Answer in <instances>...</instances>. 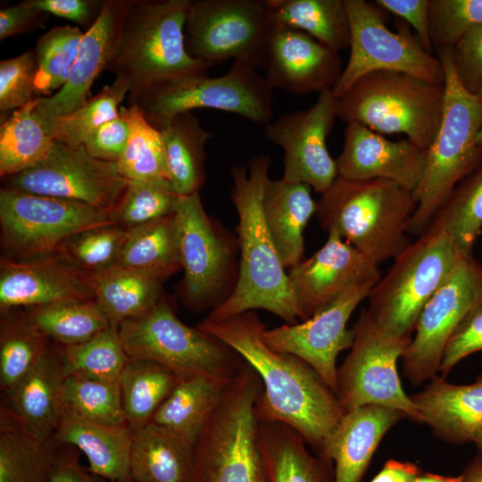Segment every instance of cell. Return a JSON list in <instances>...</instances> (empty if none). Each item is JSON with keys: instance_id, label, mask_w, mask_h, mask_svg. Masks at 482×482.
Masks as SVG:
<instances>
[{"instance_id": "cell-44", "label": "cell", "mask_w": 482, "mask_h": 482, "mask_svg": "<svg viewBox=\"0 0 482 482\" xmlns=\"http://www.w3.org/2000/svg\"><path fill=\"white\" fill-rule=\"evenodd\" d=\"M58 346L66 376L118 381L129 360L118 328L113 325L84 343Z\"/></svg>"}, {"instance_id": "cell-62", "label": "cell", "mask_w": 482, "mask_h": 482, "mask_svg": "<svg viewBox=\"0 0 482 482\" xmlns=\"http://www.w3.org/2000/svg\"><path fill=\"white\" fill-rule=\"evenodd\" d=\"M478 451H481L482 452V428L478 433V436L477 437V440L475 442Z\"/></svg>"}, {"instance_id": "cell-23", "label": "cell", "mask_w": 482, "mask_h": 482, "mask_svg": "<svg viewBox=\"0 0 482 482\" xmlns=\"http://www.w3.org/2000/svg\"><path fill=\"white\" fill-rule=\"evenodd\" d=\"M263 70L273 89L302 95L331 90L343 68L338 52L305 32L274 26Z\"/></svg>"}, {"instance_id": "cell-9", "label": "cell", "mask_w": 482, "mask_h": 482, "mask_svg": "<svg viewBox=\"0 0 482 482\" xmlns=\"http://www.w3.org/2000/svg\"><path fill=\"white\" fill-rule=\"evenodd\" d=\"M118 330L129 358L159 363L179 379L199 375L233 378L245 365L228 345L183 323L162 298L145 314L120 324Z\"/></svg>"}, {"instance_id": "cell-28", "label": "cell", "mask_w": 482, "mask_h": 482, "mask_svg": "<svg viewBox=\"0 0 482 482\" xmlns=\"http://www.w3.org/2000/svg\"><path fill=\"white\" fill-rule=\"evenodd\" d=\"M53 440L57 445L79 449L88 462V470L98 478L111 482H133V431L128 424L104 425L63 411Z\"/></svg>"}, {"instance_id": "cell-25", "label": "cell", "mask_w": 482, "mask_h": 482, "mask_svg": "<svg viewBox=\"0 0 482 482\" xmlns=\"http://www.w3.org/2000/svg\"><path fill=\"white\" fill-rule=\"evenodd\" d=\"M407 418L395 409L364 405L346 411L319 456L334 464V482H360L386 433Z\"/></svg>"}, {"instance_id": "cell-53", "label": "cell", "mask_w": 482, "mask_h": 482, "mask_svg": "<svg viewBox=\"0 0 482 482\" xmlns=\"http://www.w3.org/2000/svg\"><path fill=\"white\" fill-rule=\"evenodd\" d=\"M453 68L461 86L482 94V25L464 35L452 48Z\"/></svg>"}, {"instance_id": "cell-58", "label": "cell", "mask_w": 482, "mask_h": 482, "mask_svg": "<svg viewBox=\"0 0 482 482\" xmlns=\"http://www.w3.org/2000/svg\"><path fill=\"white\" fill-rule=\"evenodd\" d=\"M61 446L56 449L49 482H102L80 465L75 452L68 450L67 445L61 450Z\"/></svg>"}, {"instance_id": "cell-42", "label": "cell", "mask_w": 482, "mask_h": 482, "mask_svg": "<svg viewBox=\"0 0 482 482\" xmlns=\"http://www.w3.org/2000/svg\"><path fill=\"white\" fill-rule=\"evenodd\" d=\"M120 112L129 125L128 143L116 163L120 175L128 180H169L160 130L147 121L136 105H120Z\"/></svg>"}, {"instance_id": "cell-17", "label": "cell", "mask_w": 482, "mask_h": 482, "mask_svg": "<svg viewBox=\"0 0 482 482\" xmlns=\"http://www.w3.org/2000/svg\"><path fill=\"white\" fill-rule=\"evenodd\" d=\"M481 298L482 265L465 255L423 308L402 356L403 374L413 385L436 377L450 336Z\"/></svg>"}, {"instance_id": "cell-7", "label": "cell", "mask_w": 482, "mask_h": 482, "mask_svg": "<svg viewBox=\"0 0 482 482\" xmlns=\"http://www.w3.org/2000/svg\"><path fill=\"white\" fill-rule=\"evenodd\" d=\"M262 389L247 364L229 382L195 446L194 482H269L256 411Z\"/></svg>"}, {"instance_id": "cell-52", "label": "cell", "mask_w": 482, "mask_h": 482, "mask_svg": "<svg viewBox=\"0 0 482 482\" xmlns=\"http://www.w3.org/2000/svg\"><path fill=\"white\" fill-rule=\"evenodd\" d=\"M482 351V298L464 315L450 336L439 371L443 377L462 359Z\"/></svg>"}, {"instance_id": "cell-57", "label": "cell", "mask_w": 482, "mask_h": 482, "mask_svg": "<svg viewBox=\"0 0 482 482\" xmlns=\"http://www.w3.org/2000/svg\"><path fill=\"white\" fill-rule=\"evenodd\" d=\"M49 14L32 5L29 0L0 10V39L43 28Z\"/></svg>"}, {"instance_id": "cell-46", "label": "cell", "mask_w": 482, "mask_h": 482, "mask_svg": "<svg viewBox=\"0 0 482 482\" xmlns=\"http://www.w3.org/2000/svg\"><path fill=\"white\" fill-rule=\"evenodd\" d=\"M63 411L110 426L128 424L118 381L65 376L61 395Z\"/></svg>"}, {"instance_id": "cell-59", "label": "cell", "mask_w": 482, "mask_h": 482, "mask_svg": "<svg viewBox=\"0 0 482 482\" xmlns=\"http://www.w3.org/2000/svg\"><path fill=\"white\" fill-rule=\"evenodd\" d=\"M422 473L414 463L388 460L370 482H411Z\"/></svg>"}, {"instance_id": "cell-60", "label": "cell", "mask_w": 482, "mask_h": 482, "mask_svg": "<svg viewBox=\"0 0 482 482\" xmlns=\"http://www.w3.org/2000/svg\"><path fill=\"white\" fill-rule=\"evenodd\" d=\"M462 482H482V452L478 453L461 473Z\"/></svg>"}, {"instance_id": "cell-40", "label": "cell", "mask_w": 482, "mask_h": 482, "mask_svg": "<svg viewBox=\"0 0 482 482\" xmlns=\"http://www.w3.org/2000/svg\"><path fill=\"white\" fill-rule=\"evenodd\" d=\"M23 314L35 328L61 346L84 343L112 325L96 300L32 307Z\"/></svg>"}, {"instance_id": "cell-43", "label": "cell", "mask_w": 482, "mask_h": 482, "mask_svg": "<svg viewBox=\"0 0 482 482\" xmlns=\"http://www.w3.org/2000/svg\"><path fill=\"white\" fill-rule=\"evenodd\" d=\"M428 228L444 229L461 253L472 254L482 229V164L455 187Z\"/></svg>"}, {"instance_id": "cell-63", "label": "cell", "mask_w": 482, "mask_h": 482, "mask_svg": "<svg viewBox=\"0 0 482 482\" xmlns=\"http://www.w3.org/2000/svg\"><path fill=\"white\" fill-rule=\"evenodd\" d=\"M477 143L480 147H482V128H481L479 133L478 134Z\"/></svg>"}, {"instance_id": "cell-39", "label": "cell", "mask_w": 482, "mask_h": 482, "mask_svg": "<svg viewBox=\"0 0 482 482\" xmlns=\"http://www.w3.org/2000/svg\"><path fill=\"white\" fill-rule=\"evenodd\" d=\"M179 380L173 372L159 363L129 358L119 384L125 419L132 430L151 421Z\"/></svg>"}, {"instance_id": "cell-47", "label": "cell", "mask_w": 482, "mask_h": 482, "mask_svg": "<svg viewBox=\"0 0 482 482\" xmlns=\"http://www.w3.org/2000/svg\"><path fill=\"white\" fill-rule=\"evenodd\" d=\"M84 32L77 26H57L42 35L34 52L37 59L35 95L49 96L66 83Z\"/></svg>"}, {"instance_id": "cell-22", "label": "cell", "mask_w": 482, "mask_h": 482, "mask_svg": "<svg viewBox=\"0 0 482 482\" xmlns=\"http://www.w3.org/2000/svg\"><path fill=\"white\" fill-rule=\"evenodd\" d=\"M78 300H96L87 276L56 253L1 259V312Z\"/></svg>"}, {"instance_id": "cell-36", "label": "cell", "mask_w": 482, "mask_h": 482, "mask_svg": "<svg viewBox=\"0 0 482 482\" xmlns=\"http://www.w3.org/2000/svg\"><path fill=\"white\" fill-rule=\"evenodd\" d=\"M58 445L29 433L0 408V482H49Z\"/></svg>"}, {"instance_id": "cell-48", "label": "cell", "mask_w": 482, "mask_h": 482, "mask_svg": "<svg viewBox=\"0 0 482 482\" xmlns=\"http://www.w3.org/2000/svg\"><path fill=\"white\" fill-rule=\"evenodd\" d=\"M129 89L118 80L105 86L75 112L44 120L49 135L71 146L84 145L88 135L103 123L120 115V107Z\"/></svg>"}, {"instance_id": "cell-26", "label": "cell", "mask_w": 482, "mask_h": 482, "mask_svg": "<svg viewBox=\"0 0 482 482\" xmlns=\"http://www.w3.org/2000/svg\"><path fill=\"white\" fill-rule=\"evenodd\" d=\"M438 438L451 444L474 443L482 428V372L475 382L455 385L435 377L411 396Z\"/></svg>"}, {"instance_id": "cell-11", "label": "cell", "mask_w": 482, "mask_h": 482, "mask_svg": "<svg viewBox=\"0 0 482 482\" xmlns=\"http://www.w3.org/2000/svg\"><path fill=\"white\" fill-rule=\"evenodd\" d=\"M175 218L184 271L182 299L193 311L213 310L236 287L237 239L208 215L199 193L179 196Z\"/></svg>"}, {"instance_id": "cell-2", "label": "cell", "mask_w": 482, "mask_h": 482, "mask_svg": "<svg viewBox=\"0 0 482 482\" xmlns=\"http://www.w3.org/2000/svg\"><path fill=\"white\" fill-rule=\"evenodd\" d=\"M270 157L253 155L244 165L231 168V200L236 207L240 253L236 287L208 315L223 320L248 311L263 309L287 324L302 321L288 273L268 229L263 214V195L270 179Z\"/></svg>"}, {"instance_id": "cell-50", "label": "cell", "mask_w": 482, "mask_h": 482, "mask_svg": "<svg viewBox=\"0 0 482 482\" xmlns=\"http://www.w3.org/2000/svg\"><path fill=\"white\" fill-rule=\"evenodd\" d=\"M428 23L433 51L453 48L482 25V0H429Z\"/></svg>"}, {"instance_id": "cell-20", "label": "cell", "mask_w": 482, "mask_h": 482, "mask_svg": "<svg viewBox=\"0 0 482 482\" xmlns=\"http://www.w3.org/2000/svg\"><path fill=\"white\" fill-rule=\"evenodd\" d=\"M288 278L303 321L351 287L376 284L381 271L376 262L337 234L328 232L317 252L289 269Z\"/></svg>"}, {"instance_id": "cell-37", "label": "cell", "mask_w": 482, "mask_h": 482, "mask_svg": "<svg viewBox=\"0 0 482 482\" xmlns=\"http://www.w3.org/2000/svg\"><path fill=\"white\" fill-rule=\"evenodd\" d=\"M38 97L15 110L0 126V176L7 178L36 166L55 140L35 112Z\"/></svg>"}, {"instance_id": "cell-45", "label": "cell", "mask_w": 482, "mask_h": 482, "mask_svg": "<svg viewBox=\"0 0 482 482\" xmlns=\"http://www.w3.org/2000/svg\"><path fill=\"white\" fill-rule=\"evenodd\" d=\"M129 234L115 222L99 225L70 237L54 253L84 274L102 272L118 265Z\"/></svg>"}, {"instance_id": "cell-24", "label": "cell", "mask_w": 482, "mask_h": 482, "mask_svg": "<svg viewBox=\"0 0 482 482\" xmlns=\"http://www.w3.org/2000/svg\"><path fill=\"white\" fill-rule=\"evenodd\" d=\"M129 0H104L93 26L84 32L78 54L63 87L38 97L36 114L42 120L68 115L87 104L90 88L106 70L119 41Z\"/></svg>"}, {"instance_id": "cell-55", "label": "cell", "mask_w": 482, "mask_h": 482, "mask_svg": "<svg viewBox=\"0 0 482 482\" xmlns=\"http://www.w3.org/2000/svg\"><path fill=\"white\" fill-rule=\"evenodd\" d=\"M37 9L67 19L89 29L101 13L104 1L98 0H29Z\"/></svg>"}, {"instance_id": "cell-30", "label": "cell", "mask_w": 482, "mask_h": 482, "mask_svg": "<svg viewBox=\"0 0 482 482\" xmlns=\"http://www.w3.org/2000/svg\"><path fill=\"white\" fill-rule=\"evenodd\" d=\"M132 431L130 474L133 482L195 481V446L153 422Z\"/></svg>"}, {"instance_id": "cell-29", "label": "cell", "mask_w": 482, "mask_h": 482, "mask_svg": "<svg viewBox=\"0 0 482 482\" xmlns=\"http://www.w3.org/2000/svg\"><path fill=\"white\" fill-rule=\"evenodd\" d=\"M311 187L303 183L270 179L263 195L264 219L286 268L302 261L304 229L317 211Z\"/></svg>"}, {"instance_id": "cell-51", "label": "cell", "mask_w": 482, "mask_h": 482, "mask_svg": "<svg viewBox=\"0 0 482 482\" xmlns=\"http://www.w3.org/2000/svg\"><path fill=\"white\" fill-rule=\"evenodd\" d=\"M37 65L34 50L0 62V112L15 111L33 101Z\"/></svg>"}, {"instance_id": "cell-56", "label": "cell", "mask_w": 482, "mask_h": 482, "mask_svg": "<svg viewBox=\"0 0 482 482\" xmlns=\"http://www.w3.org/2000/svg\"><path fill=\"white\" fill-rule=\"evenodd\" d=\"M374 3L411 26L422 46L432 54L428 23L429 0H375Z\"/></svg>"}, {"instance_id": "cell-34", "label": "cell", "mask_w": 482, "mask_h": 482, "mask_svg": "<svg viewBox=\"0 0 482 482\" xmlns=\"http://www.w3.org/2000/svg\"><path fill=\"white\" fill-rule=\"evenodd\" d=\"M87 276L96 301L117 328L145 314L162 298L163 281L144 272L115 266Z\"/></svg>"}, {"instance_id": "cell-12", "label": "cell", "mask_w": 482, "mask_h": 482, "mask_svg": "<svg viewBox=\"0 0 482 482\" xmlns=\"http://www.w3.org/2000/svg\"><path fill=\"white\" fill-rule=\"evenodd\" d=\"M350 23V54L331 88L341 97L359 79L375 71L404 72L445 84L443 64L427 51L407 24L397 32L386 24L385 11L374 1L345 0Z\"/></svg>"}, {"instance_id": "cell-49", "label": "cell", "mask_w": 482, "mask_h": 482, "mask_svg": "<svg viewBox=\"0 0 482 482\" xmlns=\"http://www.w3.org/2000/svg\"><path fill=\"white\" fill-rule=\"evenodd\" d=\"M179 196L168 179L128 180L110 218L131 230L175 213Z\"/></svg>"}, {"instance_id": "cell-19", "label": "cell", "mask_w": 482, "mask_h": 482, "mask_svg": "<svg viewBox=\"0 0 482 482\" xmlns=\"http://www.w3.org/2000/svg\"><path fill=\"white\" fill-rule=\"evenodd\" d=\"M374 283L354 286L311 318L295 324L265 329L263 339L271 349L293 354L308 363L336 394L337 358L353 344L354 333L347 322L368 298Z\"/></svg>"}, {"instance_id": "cell-18", "label": "cell", "mask_w": 482, "mask_h": 482, "mask_svg": "<svg viewBox=\"0 0 482 482\" xmlns=\"http://www.w3.org/2000/svg\"><path fill=\"white\" fill-rule=\"evenodd\" d=\"M337 100L331 90L322 91L310 108L280 113L264 127L267 140L284 151V179L322 194L337 178L327 146L337 119Z\"/></svg>"}, {"instance_id": "cell-54", "label": "cell", "mask_w": 482, "mask_h": 482, "mask_svg": "<svg viewBox=\"0 0 482 482\" xmlns=\"http://www.w3.org/2000/svg\"><path fill=\"white\" fill-rule=\"evenodd\" d=\"M129 136V122L120 114L96 128L88 135L83 145L92 157L117 163L126 147Z\"/></svg>"}, {"instance_id": "cell-32", "label": "cell", "mask_w": 482, "mask_h": 482, "mask_svg": "<svg viewBox=\"0 0 482 482\" xmlns=\"http://www.w3.org/2000/svg\"><path fill=\"white\" fill-rule=\"evenodd\" d=\"M233 378L199 375L179 379L150 422L195 446Z\"/></svg>"}, {"instance_id": "cell-8", "label": "cell", "mask_w": 482, "mask_h": 482, "mask_svg": "<svg viewBox=\"0 0 482 482\" xmlns=\"http://www.w3.org/2000/svg\"><path fill=\"white\" fill-rule=\"evenodd\" d=\"M465 255L446 231L428 228L371 288L368 314L388 332L411 337L423 308Z\"/></svg>"}, {"instance_id": "cell-13", "label": "cell", "mask_w": 482, "mask_h": 482, "mask_svg": "<svg viewBox=\"0 0 482 482\" xmlns=\"http://www.w3.org/2000/svg\"><path fill=\"white\" fill-rule=\"evenodd\" d=\"M352 329L353 344L337 368L336 395L341 407L346 412L364 405L385 406L421 422L417 405L403 389L396 367L411 338L384 329L366 309Z\"/></svg>"}, {"instance_id": "cell-4", "label": "cell", "mask_w": 482, "mask_h": 482, "mask_svg": "<svg viewBox=\"0 0 482 482\" xmlns=\"http://www.w3.org/2000/svg\"><path fill=\"white\" fill-rule=\"evenodd\" d=\"M413 192L386 179L337 177L317 203L318 219L378 265L411 244L407 227L416 209Z\"/></svg>"}, {"instance_id": "cell-16", "label": "cell", "mask_w": 482, "mask_h": 482, "mask_svg": "<svg viewBox=\"0 0 482 482\" xmlns=\"http://www.w3.org/2000/svg\"><path fill=\"white\" fill-rule=\"evenodd\" d=\"M4 179L5 187L74 201L109 213L128 184L116 163L92 157L83 145L71 146L56 140L40 163Z\"/></svg>"}, {"instance_id": "cell-5", "label": "cell", "mask_w": 482, "mask_h": 482, "mask_svg": "<svg viewBox=\"0 0 482 482\" xmlns=\"http://www.w3.org/2000/svg\"><path fill=\"white\" fill-rule=\"evenodd\" d=\"M445 73L444 114L427 151L422 178L413 191L416 209L407 233L422 235L455 187L482 164L477 137L482 128V94L468 92L457 79L452 48L436 53Z\"/></svg>"}, {"instance_id": "cell-35", "label": "cell", "mask_w": 482, "mask_h": 482, "mask_svg": "<svg viewBox=\"0 0 482 482\" xmlns=\"http://www.w3.org/2000/svg\"><path fill=\"white\" fill-rule=\"evenodd\" d=\"M274 26L307 33L340 52L349 48L350 23L345 0H265Z\"/></svg>"}, {"instance_id": "cell-31", "label": "cell", "mask_w": 482, "mask_h": 482, "mask_svg": "<svg viewBox=\"0 0 482 482\" xmlns=\"http://www.w3.org/2000/svg\"><path fill=\"white\" fill-rule=\"evenodd\" d=\"M260 447L269 482H334V464L307 448L288 425L259 420Z\"/></svg>"}, {"instance_id": "cell-38", "label": "cell", "mask_w": 482, "mask_h": 482, "mask_svg": "<svg viewBox=\"0 0 482 482\" xmlns=\"http://www.w3.org/2000/svg\"><path fill=\"white\" fill-rule=\"evenodd\" d=\"M117 266L164 281L181 269L175 213L129 230Z\"/></svg>"}, {"instance_id": "cell-27", "label": "cell", "mask_w": 482, "mask_h": 482, "mask_svg": "<svg viewBox=\"0 0 482 482\" xmlns=\"http://www.w3.org/2000/svg\"><path fill=\"white\" fill-rule=\"evenodd\" d=\"M59 346H49L36 366L6 395L4 405L21 426L41 440H51L63 412L65 378Z\"/></svg>"}, {"instance_id": "cell-1", "label": "cell", "mask_w": 482, "mask_h": 482, "mask_svg": "<svg viewBox=\"0 0 482 482\" xmlns=\"http://www.w3.org/2000/svg\"><path fill=\"white\" fill-rule=\"evenodd\" d=\"M232 348L259 376L262 389L259 420L279 421L296 430L319 455L345 411L333 390L302 359L269 347L255 311L223 320L205 318L198 326Z\"/></svg>"}, {"instance_id": "cell-10", "label": "cell", "mask_w": 482, "mask_h": 482, "mask_svg": "<svg viewBox=\"0 0 482 482\" xmlns=\"http://www.w3.org/2000/svg\"><path fill=\"white\" fill-rule=\"evenodd\" d=\"M274 89L257 70L232 62L220 77L208 75L165 82L129 100L147 121L158 127L194 109L208 108L235 113L258 125L272 120Z\"/></svg>"}, {"instance_id": "cell-21", "label": "cell", "mask_w": 482, "mask_h": 482, "mask_svg": "<svg viewBox=\"0 0 482 482\" xmlns=\"http://www.w3.org/2000/svg\"><path fill=\"white\" fill-rule=\"evenodd\" d=\"M344 145L336 159L337 177L364 181L386 179L414 191L426 164L427 152L408 138L392 141L357 123H347Z\"/></svg>"}, {"instance_id": "cell-14", "label": "cell", "mask_w": 482, "mask_h": 482, "mask_svg": "<svg viewBox=\"0 0 482 482\" xmlns=\"http://www.w3.org/2000/svg\"><path fill=\"white\" fill-rule=\"evenodd\" d=\"M273 27L265 0H191L186 47L208 69L232 59L263 70Z\"/></svg>"}, {"instance_id": "cell-6", "label": "cell", "mask_w": 482, "mask_h": 482, "mask_svg": "<svg viewBox=\"0 0 482 482\" xmlns=\"http://www.w3.org/2000/svg\"><path fill=\"white\" fill-rule=\"evenodd\" d=\"M445 84L399 71H375L359 79L337 100V119L379 134H403L428 151L444 114Z\"/></svg>"}, {"instance_id": "cell-41", "label": "cell", "mask_w": 482, "mask_h": 482, "mask_svg": "<svg viewBox=\"0 0 482 482\" xmlns=\"http://www.w3.org/2000/svg\"><path fill=\"white\" fill-rule=\"evenodd\" d=\"M48 341L23 313L1 312L0 388L4 395L41 360L49 348Z\"/></svg>"}, {"instance_id": "cell-15", "label": "cell", "mask_w": 482, "mask_h": 482, "mask_svg": "<svg viewBox=\"0 0 482 482\" xmlns=\"http://www.w3.org/2000/svg\"><path fill=\"white\" fill-rule=\"evenodd\" d=\"M113 222L109 212L74 201L4 187L0 229L5 258L21 260L54 253L70 237Z\"/></svg>"}, {"instance_id": "cell-33", "label": "cell", "mask_w": 482, "mask_h": 482, "mask_svg": "<svg viewBox=\"0 0 482 482\" xmlns=\"http://www.w3.org/2000/svg\"><path fill=\"white\" fill-rule=\"evenodd\" d=\"M169 181L179 195L199 193L205 182L206 143L213 137L191 112L162 123Z\"/></svg>"}, {"instance_id": "cell-61", "label": "cell", "mask_w": 482, "mask_h": 482, "mask_svg": "<svg viewBox=\"0 0 482 482\" xmlns=\"http://www.w3.org/2000/svg\"><path fill=\"white\" fill-rule=\"evenodd\" d=\"M411 482H462V477L461 474L457 477H451L434 473H421Z\"/></svg>"}, {"instance_id": "cell-3", "label": "cell", "mask_w": 482, "mask_h": 482, "mask_svg": "<svg viewBox=\"0 0 482 482\" xmlns=\"http://www.w3.org/2000/svg\"><path fill=\"white\" fill-rule=\"evenodd\" d=\"M191 0H129L106 68L129 89V100L154 86L208 75L187 52L185 24Z\"/></svg>"}]
</instances>
